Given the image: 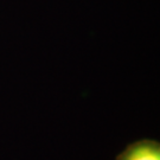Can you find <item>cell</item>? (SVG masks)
<instances>
[{
  "label": "cell",
  "instance_id": "1",
  "mask_svg": "<svg viewBox=\"0 0 160 160\" xmlns=\"http://www.w3.org/2000/svg\"><path fill=\"white\" fill-rule=\"evenodd\" d=\"M118 160H160V145L154 140H141L132 143Z\"/></svg>",
  "mask_w": 160,
  "mask_h": 160
}]
</instances>
